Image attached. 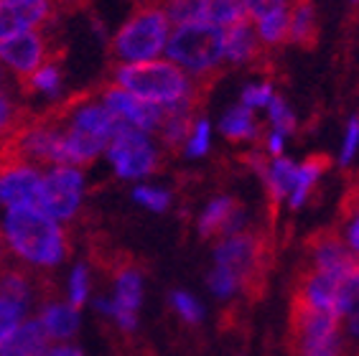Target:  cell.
I'll return each instance as SVG.
<instances>
[{
    "label": "cell",
    "mask_w": 359,
    "mask_h": 356,
    "mask_svg": "<svg viewBox=\"0 0 359 356\" xmlns=\"http://www.w3.org/2000/svg\"><path fill=\"white\" fill-rule=\"evenodd\" d=\"M87 290H90V273H87V265H79L72 273V280H69V306L74 310H79L84 306Z\"/></svg>",
    "instance_id": "obj_28"
},
{
    "label": "cell",
    "mask_w": 359,
    "mask_h": 356,
    "mask_svg": "<svg viewBox=\"0 0 359 356\" xmlns=\"http://www.w3.org/2000/svg\"><path fill=\"white\" fill-rule=\"evenodd\" d=\"M245 8L257 41L265 48H276L288 41V3H245Z\"/></svg>",
    "instance_id": "obj_13"
},
{
    "label": "cell",
    "mask_w": 359,
    "mask_h": 356,
    "mask_svg": "<svg viewBox=\"0 0 359 356\" xmlns=\"http://www.w3.org/2000/svg\"><path fill=\"white\" fill-rule=\"evenodd\" d=\"M23 318V308L8 298H0V346L18 331Z\"/></svg>",
    "instance_id": "obj_27"
},
{
    "label": "cell",
    "mask_w": 359,
    "mask_h": 356,
    "mask_svg": "<svg viewBox=\"0 0 359 356\" xmlns=\"http://www.w3.org/2000/svg\"><path fill=\"white\" fill-rule=\"evenodd\" d=\"M51 349V338L39 318H28L11 338L0 346V356H43Z\"/></svg>",
    "instance_id": "obj_17"
},
{
    "label": "cell",
    "mask_w": 359,
    "mask_h": 356,
    "mask_svg": "<svg viewBox=\"0 0 359 356\" xmlns=\"http://www.w3.org/2000/svg\"><path fill=\"white\" fill-rule=\"evenodd\" d=\"M43 356H84V354L76 349V346H67V343H62V346H51Z\"/></svg>",
    "instance_id": "obj_35"
},
{
    "label": "cell",
    "mask_w": 359,
    "mask_h": 356,
    "mask_svg": "<svg viewBox=\"0 0 359 356\" xmlns=\"http://www.w3.org/2000/svg\"><path fill=\"white\" fill-rule=\"evenodd\" d=\"M171 303H173V308L181 313V318H184V321H189V323H199L201 321V306L194 301L189 293H181V290H176V293L171 295Z\"/></svg>",
    "instance_id": "obj_31"
},
{
    "label": "cell",
    "mask_w": 359,
    "mask_h": 356,
    "mask_svg": "<svg viewBox=\"0 0 359 356\" xmlns=\"http://www.w3.org/2000/svg\"><path fill=\"white\" fill-rule=\"evenodd\" d=\"M59 59L62 56H56L51 62H46L41 69H36L34 74L21 79V92H56L59 84H62V69H59Z\"/></svg>",
    "instance_id": "obj_25"
},
{
    "label": "cell",
    "mask_w": 359,
    "mask_h": 356,
    "mask_svg": "<svg viewBox=\"0 0 359 356\" xmlns=\"http://www.w3.org/2000/svg\"><path fill=\"white\" fill-rule=\"evenodd\" d=\"M51 13L54 6L41 0H0V39L39 28L51 18Z\"/></svg>",
    "instance_id": "obj_14"
},
{
    "label": "cell",
    "mask_w": 359,
    "mask_h": 356,
    "mask_svg": "<svg viewBox=\"0 0 359 356\" xmlns=\"http://www.w3.org/2000/svg\"><path fill=\"white\" fill-rule=\"evenodd\" d=\"M0 234L8 249L28 265L54 267L64 260V252H67V240L59 224L39 209L8 212Z\"/></svg>",
    "instance_id": "obj_3"
},
{
    "label": "cell",
    "mask_w": 359,
    "mask_h": 356,
    "mask_svg": "<svg viewBox=\"0 0 359 356\" xmlns=\"http://www.w3.org/2000/svg\"><path fill=\"white\" fill-rule=\"evenodd\" d=\"M171 21L163 6H138L120 26L110 43V54L125 64L153 62L166 48Z\"/></svg>",
    "instance_id": "obj_6"
},
{
    "label": "cell",
    "mask_w": 359,
    "mask_h": 356,
    "mask_svg": "<svg viewBox=\"0 0 359 356\" xmlns=\"http://www.w3.org/2000/svg\"><path fill=\"white\" fill-rule=\"evenodd\" d=\"M224 59L232 64H255V67H268L265 62V46L257 41L252 23L245 21L224 28Z\"/></svg>",
    "instance_id": "obj_15"
},
{
    "label": "cell",
    "mask_w": 359,
    "mask_h": 356,
    "mask_svg": "<svg viewBox=\"0 0 359 356\" xmlns=\"http://www.w3.org/2000/svg\"><path fill=\"white\" fill-rule=\"evenodd\" d=\"M82 189L84 178L79 168H69V165H59L43 173L41 184V201H39V212L46 214L48 219L69 221L79 209L82 201Z\"/></svg>",
    "instance_id": "obj_8"
},
{
    "label": "cell",
    "mask_w": 359,
    "mask_h": 356,
    "mask_svg": "<svg viewBox=\"0 0 359 356\" xmlns=\"http://www.w3.org/2000/svg\"><path fill=\"white\" fill-rule=\"evenodd\" d=\"M270 112V125H273V132L278 135H285V132H296V117L290 112V107L285 104V100L280 95H273L268 104Z\"/></svg>",
    "instance_id": "obj_26"
},
{
    "label": "cell",
    "mask_w": 359,
    "mask_h": 356,
    "mask_svg": "<svg viewBox=\"0 0 359 356\" xmlns=\"http://www.w3.org/2000/svg\"><path fill=\"white\" fill-rule=\"evenodd\" d=\"M133 196H135V201L143 206H148V209H153V212H163L168 204H171V193L163 191V189H148V186H138L135 191H133Z\"/></svg>",
    "instance_id": "obj_29"
},
{
    "label": "cell",
    "mask_w": 359,
    "mask_h": 356,
    "mask_svg": "<svg viewBox=\"0 0 359 356\" xmlns=\"http://www.w3.org/2000/svg\"><path fill=\"white\" fill-rule=\"evenodd\" d=\"M102 107L110 112L118 123L130 125L140 132H153L161 125V117H163V107H156V104H148L138 97L128 95L125 89L115 87H104L102 92Z\"/></svg>",
    "instance_id": "obj_10"
},
{
    "label": "cell",
    "mask_w": 359,
    "mask_h": 356,
    "mask_svg": "<svg viewBox=\"0 0 359 356\" xmlns=\"http://www.w3.org/2000/svg\"><path fill=\"white\" fill-rule=\"evenodd\" d=\"M273 237L260 229H245V232L229 234L217 245L215 260L217 267H224L235 275L240 288L248 298L257 301L265 290L270 267H273Z\"/></svg>",
    "instance_id": "obj_4"
},
{
    "label": "cell",
    "mask_w": 359,
    "mask_h": 356,
    "mask_svg": "<svg viewBox=\"0 0 359 356\" xmlns=\"http://www.w3.org/2000/svg\"><path fill=\"white\" fill-rule=\"evenodd\" d=\"M56 56H62V51L51 54L46 36L39 28H28V31H18L8 39H0V62L21 79L31 76L36 69H41Z\"/></svg>",
    "instance_id": "obj_9"
},
{
    "label": "cell",
    "mask_w": 359,
    "mask_h": 356,
    "mask_svg": "<svg viewBox=\"0 0 359 356\" xmlns=\"http://www.w3.org/2000/svg\"><path fill=\"white\" fill-rule=\"evenodd\" d=\"M270 100H273V87H270V84H252V87H248L245 95H242V107H248V110L268 107Z\"/></svg>",
    "instance_id": "obj_33"
},
{
    "label": "cell",
    "mask_w": 359,
    "mask_h": 356,
    "mask_svg": "<svg viewBox=\"0 0 359 356\" xmlns=\"http://www.w3.org/2000/svg\"><path fill=\"white\" fill-rule=\"evenodd\" d=\"M209 288L215 290L219 298H227V295H232L237 288H240V282H237V278L229 273V270H224V267H215L212 275H209Z\"/></svg>",
    "instance_id": "obj_30"
},
{
    "label": "cell",
    "mask_w": 359,
    "mask_h": 356,
    "mask_svg": "<svg viewBox=\"0 0 359 356\" xmlns=\"http://www.w3.org/2000/svg\"><path fill=\"white\" fill-rule=\"evenodd\" d=\"M332 229L337 232L341 245L346 247V252L359 262V206L349 204V201H341L339 204V217Z\"/></svg>",
    "instance_id": "obj_23"
},
{
    "label": "cell",
    "mask_w": 359,
    "mask_h": 356,
    "mask_svg": "<svg viewBox=\"0 0 359 356\" xmlns=\"http://www.w3.org/2000/svg\"><path fill=\"white\" fill-rule=\"evenodd\" d=\"M209 151V123L207 120H196L191 135L187 140V153L189 156H204Z\"/></svg>",
    "instance_id": "obj_32"
},
{
    "label": "cell",
    "mask_w": 359,
    "mask_h": 356,
    "mask_svg": "<svg viewBox=\"0 0 359 356\" xmlns=\"http://www.w3.org/2000/svg\"><path fill=\"white\" fill-rule=\"evenodd\" d=\"M357 145H359V115H354L349 120V130H346V140L341 145V163H349L357 153Z\"/></svg>",
    "instance_id": "obj_34"
},
{
    "label": "cell",
    "mask_w": 359,
    "mask_h": 356,
    "mask_svg": "<svg viewBox=\"0 0 359 356\" xmlns=\"http://www.w3.org/2000/svg\"><path fill=\"white\" fill-rule=\"evenodd\" d=\"M240 221H242V209L235 199L229 196H219L212 204L207 206V212L201 214L199 219V234L204 240L209 237H229V234L240 232Z\"/></svg>",
    "instance_id": "obj_16"
},
{
    "label": "cell",
    "mask_w": 359,
    "mask_h": 356,
    "mask_svg": "<svg viewBox=\"0 0 359 356\" xmlns=\"http://www.w3.org/2000/svg\"><path fill=\"white\" fill-rule=\"evenodd\" d=\"M329 163H332V160H329L326 156H309L304 163L298 165L296 186H293V191H290V196H288L293 209H298V206L309 199V193L313 191V186H316L318 176L329 168Z\"/></svg>",
    "instance_id": "obj_21"
},
{
    "label": "cell",
    "mask_w": 359,
    "mask_h": 356,
    "mask_svg": "<svg viewBox=\"0 0 359 356\" xmlns=\"http://www.w3.org/2000/svg\"><path fill=\"white\" fill-rule=\"evenodd\" d=\"M288 41L313 48L318 41V21L313 3H293L288 11Z\"/></svg>",
    "instance_id": "obj_18"
},
{
    "label": "cell",
    "mask_w": 359,
    "mask_h": 356,
    "mask_svg": "<svg viewBox=\"0 0 359 356\" xmlns=\"http://www.w3.org/2000/svg\"><path fill=\"white\" fill-rule=\"evenodd\" d=\"M36 318L41 321L51 341L54 338H72L76 334V329H79V310H74L67 303H51Z\"/></svg>",
    "instance_id": "obj_20"
},
{
    "label": "cell",
    "mask_w": 359,
    "mask_h": 356,
    "mask_svg": "<svg viewBox=\"0 0 359 356\" xmlns=\"http://www.w3.org/2000/svg\"><path fill=\"white\" fill-rule=\"evenodd\" d=\"M48 115L62 125L72 168L90 165L110 145L115 125H118V120L104 110L102 104L90 102L87 92L48 110Z\"/></svg>",
    "instance_id": "obj_2"
},
{
    "label": "cell",
    "mask_w": 359,
    "mask_h": 356,
    "mask_svg": "<svg viewBox=\"0 0 359 356\" xmlns=\"http://www.w3.org/2000/svg\"><path fill=\"white\" fill-rule=\"evenodd\" d=\"M296 178H298V165L288 158H276L268 168V176H265V186H268V196H270V209L276 214L278 204L290 196L293 191V186H296Z\"/></svg>",
    "instance_id": "obj_19"
},
{
    "label": "cell",
    "mask_w": 359,
    "mask_h": 356,
    "mask_svg": "<svg viewBox=\"0 0 359 356\" xmlns=\"http://www.w3.org/2000/svg\"><path fill=\"white\" fill-rule=\"evenodd\" d=\"M334 318L339 323V334L349 356H359V262L354 270L339 282Z\"/></svg>",
    "instance_id": "obj_12"
},
{
    "label": "cell",
    "mask_w": 359,
    "mask_h": 356,
    "mask_svg": "<svg viewBox=\"0 0 359 356\" xmlns=\"http://www.w3.org/2000/svg\"><path fill=\"white\" fill-rule=\"evenodd\" d=\"M6 249H8V247H6V240H3V234H0V265H3V260L8 257Z\"/></svg>",
    "instance_id": "obj_36"
},
{
    "label": "cell",
    "mask_w": 359,
    "mask_h": 356,
    "mask_svg": "<svg viewBox=\"0 0 359 356\" xmlns=\"http://www.w3.org/2000/svg\"><path fill=\"white\" fill-rule=\"evenodd\" d=\"M107 156H110L115 171L120 178H140L156 171L158 165V153L151 145L148 135L130 125L118 123L112 140L107 145Z\"/></svg>",
    "instance_id": "obj_7"
},
{
    "label": "cell",
    "mask_w": 359,
    "mask_h": 356,
    "mask_svg": "<svg viewBox=\"0 0 359 356\" xmlns=\"http://www.w3.org/2000/svg\"><path fill=\"white\" fill-rule=\"evenodd\" d=\"M217 76L219 74L194 79L187 71H181L176 64L153 59V62L140 64H120L115 69V82L112 84L148 104L173 107V104L184 102L194 95H209Z\"/></svg>",
    "instance_id": "obj_1"
},
{
    "label": "cell",
    "mask_w": 359,
    "mask_h": 356,
    "mask_svg": "<svg viewBox=\"0 0 359 356\" xmlns=\"http://www.w3.org/2000/svg\"><path fill=\"white\" fill-rule=\"evenodd\" d=\"M140 298H143V275H140L138 267H133L130 262H123V265L115 270V301L112 303H97L102 310L115 318L120 323L123 331L135 329V310L140 306Z\"/></svg>",
    "instance_id": "obj_11"
},
{
    "label": "cell",
    "mask_w": 359,
    "mask_h": 356,
    "mask_svg": "<svg viewBox=\"0 0 359 356\" xmlns=\"http://www.w3.org/2000/svg\"><path fill=\"white\" fill-rule=\"evenodd\" d=\"M219 130L222 135L235 140V143H240V140H257V137L263 135V128H257L252 110L242 107V104L240 107H232L227 115L222 117Z\"/></svg>",
    "instance_id": "obj_22"
},
{
    "label": "cell",
    "mask_w": 359,
    "mask_h": 356,
    "mask_svg": "<svg viewBox=\"0 0 359 356\" xmlns=\"http://www.w3.org/2000/svg\"><path fill=\"white\" fill-rule=\"evenodd\" d=\"M31 120L28 110L23 107L8 87H0V140H8L15 130H21L23 125Z\"/></svg>",
    "instance_id": "obj_24"
},
{
    "label": "cell",
    "mask_w": 359,
    "mask_h": 356,
    "mask_svg": "<svg viewBox=\"0 0 359 356\" xmlns=\"http://www.w3.org/2000/svg\"><path fill=\"white\" fill-rule=\"evenodd\" d=\"M163 51L168 62L194 74V79L219 74L217 67L224 59V31L212 23H181L168 34Z\"/></svg>",
    "instance_id": "obj_5"
}]
</instances>
